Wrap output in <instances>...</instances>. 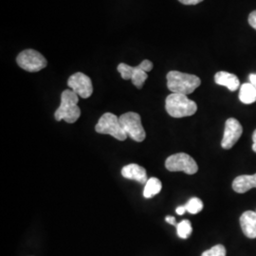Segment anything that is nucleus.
<instances>
[{
  "label": "nucleus",
  "instance_id": "f257e3e1",
  "mask_svg": "<svg viewBox=\"0 0 256 256\" xmlns=\"http://www.w3.org/2000/svg\"><path fill=\"white\" fill-rule=\"evenodd\" d=\"M167 88L172 93L189 95L202 84V80L192 74L172 70L167 74Z\"/></svg>",
  "mask_w": 256,
  "mask_h": 256
},
{
  "label": "nucleus",
  "instance_id": "f03ea898",
  "mask_svg": "<svg viewBox=\"0 0 256 256\" xmlns=\"http://www.w3.org/2000/svg\"><path fill=\"white\" fill-rule=\"evenodd\" d=\"M79 96L72 90H66L62 92L60 106L55 111L56 120H64L68 124H74L81 116V110L78 106Z\"/></svg>",
  "mask_w": 256,
  "mask_h": 256
},
{
  "label": "nucleus",
  "instance_id": "7ed1b4c3",
  "mask_svg": "<svg viewBox=\"0 0 256 256\" xmlns=\"http://www.w3.org/2000/svg\"><path fill=\"white\" fill-rule=\"evenodd\" d=\"M165 110L173 118H184L194 115L198 110V106L187 95L171 93L166 98Z\"/></svg>",
  "mask_w": 256,
  "mask_h": 256
},
{
  "label": "nucleus",
  "instance_id": "20e7f679",
  "mask_svg": "<svg viewBox=\"0 0 256 256\" xmlns=\"http://www.w3.org/2000/svg\"><path fill=\"white\" fill-rule=\"evenodd\" d=\"M97 133L104 135H111L118 140H126L128 134L122 126L120 119L113 113H104L95 126Z\"/></svg>",
  "mask_w": 256,
  "mask_h": 256
},
{
  "label": "nucleus",
  "instance_id": "39448f33",
  "mask_svg": "<svg viewBox=\"0 0 256 256\" xmlns=\"http://www.w3.org/2000/svg\"><path fill=\"white\" fill-rule=\"evenodd\" d=\"M120 122L129 138L137 142H142L146 137L142 124L140 116L136 112H128L120 116Z\"/></svg>",
  "mask_w": 256,
  "mask_h": 256
},
{
  "label": "nucleus",
  "instance_id": "423d86ee",
  "mask_svg": "<svg viewBox=\"0 0 256 256\" xmlns=\"http://www.w3.org/2000/svg\"><path fill=\"white\" fill-rule=\"evenodd\" d=\"M165 167L171 172H184L187 174H196L198 166L191 156L186 153H178L170 156L165 160Z\"/></svg>",
  "mask_w": 256,
  "mask_h": 256
},
{
  "label": "nucleus",
  "instance_id": "0eeeda50",
  "mask_svg": "<svg viewBox=\"0 0 256 256\" xmlns=\"http://www.w3.org/2000/svg\"><path fill=\"white\" fill-rule=\"evenodd\" d=\"M16 62L21 68L28 72H37L48 64L46 58L34 50H25L19 54Z\"/></svg>",
  "mask_w": 256,
  "mask_h": 256
},
{
  "label": "nucleus",
  "instance_id": "6e6552de",
  "mask_svg": "<svg viewBox=\"0 0 256 256\" xmlns=\"http://www.w3.org/2000/svg\"><path fill=\"white\" fill-rule=\"evenodd\" d=\"M68 86L82 99L90 98L93 93L92 79L82 72L72 75L68 80Z\"/></svg>",
  "mask_w": 256,
  "mask_h": 256
},
{
  "label": "nucleus",
  "instance_id": "1a4fd4ad",
  "mask_svg": "<svg viewBox=\"0 0 256 256\" xmlns=\"http://www.w3.org/2000/svg\"><path fill=\"white\" fill-rule=\"evenodd\" d=\"M117 70L124 80H131L133 84L138 90L142 88L144 84L148 78V74L144 70L140 64L138 66H131L129 64L120 63Z\"/></svg>",
  "mask_w": 256,
  "mask_h": 256
},
{
  "label": "nucleus",
  "instance_id": "9d476101",
  "mask_svg": "<svg viewBox=\"0 0 256 256\" xmlns=\"http://www.w3.org/2000/svg\"><path fill=\"white\" fill-rule=\"evenodd\" d=\"M243 132L242 126L238 120L230 118L225 124L224 135L221 142V146L226 150L230 149L238 142Z\"/></svg>",
  "mask_w": 256,
  "mask_h": 256
},
{
  "label": "nucleus",
  "instance_id": "9b49d317",
  "mask_svg": "<svg viewBox=\"0 0 256 256\" xmlns=\"http://www.w3.org/2000/svg\"><path fill=\"white\" fill-rule=\"evenodd\" d=\"M122 176L128 180H135L140 184H144V183L146 184L148 182L146 170L140 165L135 164L124 166L122 169Z\"/></svg>",
  "mask_w": 256,
  "mask_h": 256
},
{
  "label": "nucleus",
  "instance_id": "f8f14e48",
  "mask_svg": "<svg viewBox=\"0 0 256 256\" xmlns=\"http://www.w3.org/2000/svg\"><path fill=\"white\" fill-rule=\"evenodd\" d=\"M240 225L243 234L250 239L256 238V212L247 210L240 218Z\"/></svg>",
  "mask_w": 256,
  "mask_h": 256
},
{
  "label": "nucleus",
  "instance_id": "ddd939ff",
  "mask_svg": "<svg viewBox=\"0 0 256 256\" xmlns=\"http://www.w3.org/2000/svg\"><path fill=\"white\" fill-rule=\"evenodd\" d=\"M252 188H256V174H242L232 182V189L238 194H244Z\"/></svg>",
  "mask_w": 256,
  "mask_h": 256
},
{
  "label": "nucleus",
  "instance_id": "4468645a",
  "mask_svg": "<svg viewBox=\"0 0 256 256\" xmlns=\"http://www.w3.org/2000/svg\"><path fill=\"white\" fill-rule=\"evenodd\" d=\"M214 81L220 86H226L230 92H236L240 88V82L238 76L227 72H220L216 74Z\"/></svg>",
  "mask_w": 256,
  "mask_h": 256
},
{
  "label": "nucleus",
  "instance_id": "2eb2a0df",
  "mask_svg": "<svg viewBox=\"0 0 256 256\" xmlns=\"http://www.w3.org/2000/svg\"><path fill=\"white\" fill-rule=\"evenodd\" d=\"M239 100L245 104L256 102V88L250 82H245L240 86Z\"/></svg>",
  "mask_w": 256,
  "mask_h": 256
},
{
  "label": "nucleus",
  "instance_id": "dca6fc26",
  "mask_svg": "<svg viewBox=\"0 0 256 256\" xmlns=\"http://www.w3.org/2000/svg\"><path fill=\"white\" fill-rule=\"evenodd\" d=\"M162 185L158 178H151L148 180L144 190V196L146 198H151L158 194V192L162 191Z\"/></svg>",
  "mask_w": 256,
  "mask_h": 256
},
{
  "label": "nucleus",
  "instance_id": "f3484780",
  "mask_svg": "<svg viewBox=\"0 0 256 256\" xmlns=\"http://www.w3.org/2000/svg\"><path fill=\"white\" fill-rule=\"evenodd\" d=\"M192 228L189 220H182L176 225V234L182 239H187L192 234Z\"/></svg>",
  "mask_w": 256,
  "mask_h": 256
},
{
  "label": "nucleus",
  "instance_id": "a211bd4d",
  "mask_svg": "<svg viewBox=\"0 0 256 256\" xmlns=\"http://www.w3.org/2000/svg\"><path fill=\"white\" fill-rule=\"evenodd\" d=\"M186 209L188 212L192 214H196L203 210V202L198 198H192L187 202Z\"/></svg>",
  "mask_w": 256,
  "mask_h": 256
},
{
  "label": "nucleus",
  "instance_id": "6ab92c4d",
  "mask_svg": "<svg viewBox=\"0 0 256 256\" xmlns=\"http://www.w3.org/2000/svg\"><path fill=\"white\" fill-rule=\"evenodd\" d=\"M202 256H226V248L223 245H216L205 250Z\"/></svg>",
  "mask_w": 256,
  "mask_h": 256
},
{
  "label": "nucleus",
  "instance_id": "aec40b11",
  "mask_svg": "<svg viewBox=\"0 0 256 256\" xmlns=\"http://www.w3.org/2000/svg\"><path fill=\"white\" fill-rule=\"evenodd\" d=\"M248 23L252 27L256 30V10L250 12V14L248 16Z\"/></svg>",
  "mask_w": 256,
  "mask_h": 256
},
{
  "label": "nucleus",
  "instance_id": "412c9836",
  "mask_svg": "<svg viewBox=\"0 0 256 256\" xmlns=\"http://www.w3.org/2000/svg\"><path fill=\"white\" fill-rule=\"evenodd\" d=\"M178 1L184 5H196L202 3L203 0H178Z\"/></svg>",
  "mask_w": 256,
  "mask_h": 256
},
{
  "label": "nucleus",
  "instance_id": "4be33fe9",
  "mask_svg": "<svg viewBox=\"0 0 256 256\" xmlns=\"http://www.w3.org/2000/svg\"><path fill=\"white\" fill-rule=\"evenodd\" d=\"M186 210H187V209H186V205H184V206H180V207H178L176 212V214H178L182 216V214H185V212H186Z\"/></svg>",
  "mask_w": 256,
  "mask_h": 256
},
{
  "label": "nucleus",
  "instance_id": "5701e85b",
  "mask_svg": "<svg viewBox=\"0 0 256 256\" xmlns=\"http://www.w3.org/2000/svg\"><path fill=\"white\" fill-rule=\"evenodd\" d=\"M248 79H250V82L256 88V74H250V77H248Z\"/></svg>",
  "mask_w": 256,
  "mask_h": 256
},
{
  "label": "nucleus",
  "instance_id": "b1692460",
  "mask_svg": "<svg viewBox=\"0 0 256 256\" xmlns=\"http://www.w3.org/2000/svg\"><path fill=\"white\" fill-rule=\"evenodd\" d=\"M166 222L167 223H169V224H172V225H178L176 223V218H174V216H166Z\"/></svg>",
  "mask_w": 256,
  "mask_h": 256
},
{
  "label": "nucleus",
  "instance_id": "393cba45",
  "mask_svg": "<svg viewBox=\"0 0 256 256\" xmlns=\"http://www.w3.org/2000/svg\"><path fill=\"white\" fill-rule=\"evenodd\" d=\"M252 142H254V144H252V150L256 153V129L252 134Z\"/></svg>",
  "mask_w": 256,
  "mask_h": 256
}]
</instances>
